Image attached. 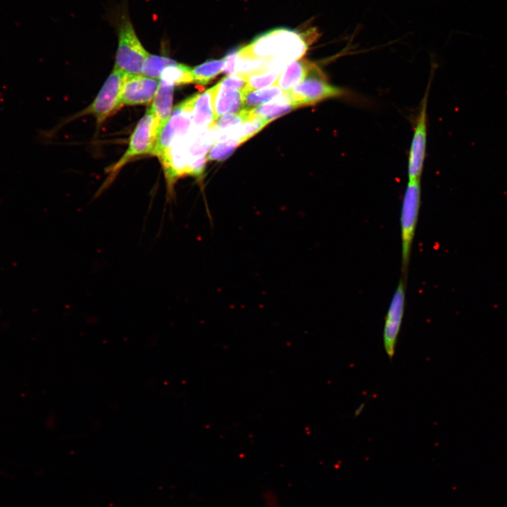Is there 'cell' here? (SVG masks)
<instances>
[{"label":"cell","mask_w":507,"mask_h":507,"mask_svg":"<svg viewBox=\"0 0 507 507\" xmlns=\"http://www.w3.org/2000/svg\"><path fill=\"white\" fill-rule=\"evenodd\" d=\"M316 29L305 32L279 27L256 36L249 44L238 49L246 56L273 58L289 63L301 59L317 39Z\"/></svg>","instance_id":"cell-1"},{"label":"cell","mask_w":507,"mask_h":507,"mask_svg":"<svg viewBox=\"0 0 507 507\" xmlns=\"http://www.w3.org/2000/svg\"><path fill=\"white\" fill-rule=\"evenodd\" d=\"M118 48L114 68L127 74L142 75L149 54L136 34L130 17L123 13L118 23Z\"/></svg>","instance_id":"cell-2"},{"label":"cell","mask_w":507,"mask_h":507,"mask_svg":"<svg viewBox=\"0 0 507 507\" xmlns=\"http://www.w3.org/2000/svg\"><path fill=\"white\" fill-rule=\"evenodd\" d=\"M161 132L158 120L149 106L133 130L125 154L106 170L112 174L111 178L134 158L147 154L154 155Z\"/></svg>","instance_id":"cell-3"},{"label":"cell","mask_w":507,"mask_h":507,"mask_svg":"<svg viewBox=\"0 0 507 507\" xmlns=\"http://www.w3.org/2000/svg\"><path fill=\"white\" fill-rule=\"evenodd\" d=\"M295 108L315 105L331 98L349 96V92L330 84L327 77L317 65L297 86L289 92Z\"/></svg>","instance_id":"cell-4"},{"label":"cell","mask_w":507,"mask_h":507,"mask_svg":"<svg viewBox=\"0 0 507 507\" xmlns=\"http://www.w3.org/2000/svg\"><path fill=\"white\" fill-rule=\"evenodd\" d=\"M420 180H408L401 204L400 224L402 271L406 275L420 206Z\"/></svg>","instance_id":"cell-5"},{"label":"cell","mask_w":507,"mask_h":507,"mask_svg":"<svg viewBox=\"0 0 507 507\" xmlns=\"http://www.w3.org/2000/svg\"><path fill=\"white\" fill-rule=\"evenodd\" d=\"M127 73L115 69L112 70L92 103L82 112V115H94L98 125L116 113L122 104V89Z\"/></svg>","instance_id":"cell-6"},{"label":"cell","mask_w":507,"mask_h":507,"mask_svg":"<svg viewBox=\"0 0 507 507\" xmlns=\"http://www.w3.org/2000/svg\"><path fill=\"white\" fill-rule=\"evenodd\" d=\"M427 97L428 90L427 89L416 118L411 139L408 158V180H420L423 170L427 136Z\"/></svg>","instance_id":"cell-7"},{"label":"cell","mask_w":507,"mask_h":507,"mask_svg":"<svg viewBox=\"0 0 507 507\" xmlns=\"http://www.w3.org/2000/svg\"><path fill=\"white\" fill-rule=\"evenodd\" d=\"M404 307L405 285L401 279L392 296L384 325V347L390 358L395 353L396 344L402 323Z\"/></svg>","instance_id":"cell-8"},{"label":"cell","mask_w":507,"mask_h":507,"mask_svg":"<svg viewBox=\"0 0 507 507\" xmlns=\"http://www.w3.org/2000/svg\"><path fill=\"white\" fill-rule=\"evenodd\" d=\"M159 80L144 75L127 74L122 89L123 106L144 105L153 101Z\"/></svg>","instance_id":"cell-9"},{"label":"cell","mask_w":507,"mask_h":507,"mask_svg":"<svg viewBox=\"0 0 507 507\" xmlns=\"http://www.w3.org/2000/svg\"><path fill=\"white\" fill-rule=\"evenodd\" d=\"M217 85L198 94L194 104L192 116V128L197 131L209 130L216 122L213 99Z\"/></svg>","instance_id":"cell-10"},{"label":"cell","mask_w":507,"mask_h":507,"mask_svg":"<svg viewBox=\"0 0 507 507\" xmlns=\"http://www.w3.org/2000/svg\"><path fill=\"white\" fill-rule=\"evenodd\" d=\"M316 65L303 58L289 62L282 70L276 84L283 92H289L301 83Z\"/></svg>","instance_id":"cell-11"},{"label":"cell","mask_w":507,"mask_h":507,"mask_svg":"<svg viewBox=\"0 0 507 507\" xmlns=\"http://www.w3.org/2000/svg\"><path fill=\"white\" fill-rule=\"evenodd\" d=\"M174 87L159 80L157 92L150 106L158 120L161 131L168 123L173 111Z\"/></svg>","instance_id":"cell-12"},{"label":"cell","mask_w":507,"mask_h":507,"mask_svg":"<svg viewBox=\"0 0 507 507\" xmlns=\"http://www.w3.org/2000/svg\"><path fill=\"white\" fill-rule=\"evenodd\" d=\"M294 108L295 107L292 102L289 92H283L282 94L271 101L263 104L251 111L254 115L263 118L269 123Z\"/></svg>","instance_id":"cell-13"},{"label":"cell","mask_w":507,"mask_h":507,"mask_svg":"<svg viewBox=\"0 0 507 507\" xmlns=\"http://www.w3.org/2000/svg\"><path fill=\"white\" fill-rule=\"evenodd\" d=\"M214 95L213 107L216 120L228 113L241 111L242 106V90L228 91L219 89L218 84Z\"/></svg>","instance_id":"cell-14"},{"label":"cell","mask_w":507,"mask_h":507,"mask_svg":"<svg viewBox=\"0 0 507 507\" xmlns=\"http://www.w3.org/2000/svg\"><path fill=\"white\" fill-rule=\"evenodd\" d=\"M282 90L276 84L254 91L242 90V106L241 110L251 111L269 102L282 94Z\"/></svg>","instance_id":"cell-15"},{"label":"cell","mask_w":507,"mask_h":507,"mask_svg":"<svg viewBox=\"0 0 507 507\" xmlns=\"http://www.w3.org/2000/svg\"><path fill=\"white\" fill-rule=\"evenodd\" d=\"M224 58L209 60L192 69L193 83L205 85L223 71Z\"/></svg>","instance_id":"cell-16"},{"label":"cell","mask_w":507,"mask_h":507,"mask_svg":"<svg viewBox=\"0 0 507 507\" xmlns=\"http://www.w3.org/2000/svg\"><path fill=\"white\" fill-rule=\"evenodd\" d=\"M159 80L174 86L193 83L192 68L184 64L177 63L167 67Z\"/></svg>","instance_id":"cell-17"},{"label":"cell","mask_w":507,"mask_h":507,"mask_svg":"<svg viewBox=\"0 0 507 507\" xmlns=\"http://www.w3.org/2000/svg\"><path fill=\"white\" fill-rule=\"evenodd\" d=\"M177 63L169 57L149 54L144 62L142 75L159 80L167 67Z\"/></svg>","instance_id":"cell-18"},{"label":"cell","mask_w":507,"mask_h":507,"mask_svg":"<svg viewBox=\"0 0 507 507\" xmlns=\"http://www.w3.org/2000/svg\"><path fill=\"white\" fill-rule=\"evenodd\" d=\"M280 73L281 71L271 69L244 75L246 80L245 89L249 91H254L267 87L277 82Z\"/></svg>","instance_id":"cell-19"},{"label":"cell","mask_w":507,"mask_h":507,"mask_svg":"<svg viewBox=\"0 0 507 507\" xmlns=\"http://www.w3.org/2000/svg\"><path fill=\"white\" fill-rule=\"evenodd\" d=\"M268 124L265 120L254 115L251 111H249V116L237 130L234 139H239L244 143L257 134Z\"/></svg>","instance_id":"cell-20"},{"label":"cell","mask_w":507,"mask_h":507,"mask_svg":"<svg viewBox=\"0 0 507 507\" xmlns=\"http://www.w3.org/2000/svg\"><path fill=\"white\" fill-rule=\"evenodd\" d=\"M242 142L239 139H230L214 144L207 155L208 161H223Z\"/></svg>","instance_id":"cell-21"},{"label":"cell","mask_w":507,"mask_h":507,"mask_svg":"<svg viewBox=\"0 0 507 507\" xmlns=\"http://www.w3.org/2000/svg\"><path fill=\"white\" fill-rule=\"evenodd\" d=\"M217 84L219 89L241 91L246 87V80L244 75L235 74L223 78Z\"/></svg>","instance_id":"cell-22"},{"label":"cell","mask_w":507,"mask_h":507,"mask_svg":"<svg viewBox=\"0 0 507 507\" xmlns=\"http://www.w3.org/2000/svg\"><path fill=\"white\" fill-rule=\"evenodd\" d=\"M237 51L238 49H232L223 58L225 60L223 72L227 75H235Z\"/></svg>","instance_id":"cell-23"},{"label":"cell","mask_w":507,"mask_h":507,"mask_svg":"<svg viewBox=\"0 0 507 507\" xmlns=\"http://www.w3.org/2000/svg\"><path fill=\"white\" fill-rule=\"evenodd\" d=\"M364 406H365V403H361V404L357 408V409H356V411H355V415H356V416L358 415L361 413V411H362L363 409L364 408Z\"/></svg>","instance_id":"cell-24"}]
</instances>
